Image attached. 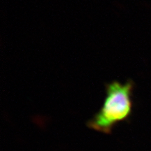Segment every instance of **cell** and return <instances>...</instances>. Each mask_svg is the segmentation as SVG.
Instances as JSON below:
<instances>
[{"label":"cell","instance_id":"cell-1","mask_svg":"<svg viewBox=\"0 0 151 151\" xmlns=\"http://www.w3.org/2000/svg\"><path fill=\"white\" fill-rule=\"evenodd\" d=\"M105 86L106 96L103 104L88 121V125L97 131L109 133L116 124L131 116L134 83L129 79L124 83L118 81H111Z\"/></svg>","mask_w":151,"mask_h":151}]
</instances>
